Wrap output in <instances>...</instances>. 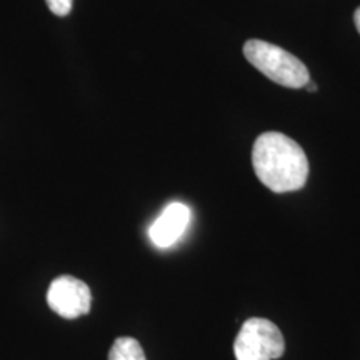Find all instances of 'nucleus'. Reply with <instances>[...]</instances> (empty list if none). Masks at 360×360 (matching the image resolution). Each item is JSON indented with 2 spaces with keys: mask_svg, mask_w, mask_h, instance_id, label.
<instances>
[{
  "mask_svg": "<svg viewBox=\"0 0 360 360\" xmlns=\"http://www.w3.org/2000/svg\"><path fill=\"white\" fill-rule=\"evenodd\" d=\"M45 2H47L52 13H56L58 17H65L70 13L74 0H45Z\"/></svg>",
  "mask_w": 360,
  "mask_h": 360,
  "instance_id": "0eeeda50",
  "label": "nucleus"
},
{
  "mask_svg": "<svg viewBox=\"0 0 360 360\" xmlns=\"http://www.w3.org/2000/svg\"><path fill=\"white\" fill-rule=\"evenodd\" d=\"M244 56L265 77L282 87L302 89L310 82L304 62L277 45L250 39L244 45Z\"/></svg>",
  "mask_w": 360,
  "mask_h": 360,
  "instance_id": "f03ea898",
  "label": "nucleus"
},
{
  "mask_svg": "<svg viewBox=\"0 0 360 360\" xmlns=\"http://www.w3.org/2000/svg\"><path fill=\"white\" fill-rule=\"evenodd\" d=\"M354 24H355V27H357V30H359V34H360V7L354 13Z\"/></svg>",
  "mask_w": 360,
  "mask_h": 360,
  "instance_id": "6e6552de",
  "label": "nucleus"
},
{
  "mask_svg": "<svg viewBox=\"0 0 360 360\" xmlns=\"http://www.w3.org/2000/svg\"><path fill=\"white\" fill-rule=\"evenodd\" d=\"M191 217V209L186 204H180V202L169 204L148 229L152 244L159 249L172 247L187 231Z\"/></svg>",
  "mask_w": 360,
  "mask_h": 360,
  "instance_id": "39448f33",
  "label": "nucleus"
},
{
  "mask_svg": "<svg viewBox=\"0 0 360 360\" xmlns=\"http://www.w3.org/2000/svg\"><path fill=\"white\" fill-rule=\"evenodd\" d=\"M109 360H147L142 345L134 337H119L112 344Z\"/></svg>",
  "mask_w": 360,
  "mask_h": 360,
  "instance_id": "423d86ee",
  "label": "nucleus"
},
{
  "mask_svg": "<svg viewBox=\"0 0 360 360\" xmlns=\"http://www.w3.org/2000/svg\"><path fill=\"white\" fill-rule=\"evenodd\" d=\"M285 352V340L276 323L262 317L247 319L233 342L237 360H276Z\"/></svg>",
  "mask_w": 360,
  "mask_h": 360,
  "instance_id": "7ed1b4c3",
  "label": "nucleus"
},
{
  "mask_svg": "<svg viewBox=\"0 0 360 360\" xmlns=\"http://www.w3.org/2000/svg\"><path fill=\"white\" fill-rule=\"evenodd\" d=\"M305 87H307V90H312V92H315V90H317V85H315L314 82H309L307 85H305Z\"/></svg>",
  "mask_w": 360,
  "mask_h": 360,
  "instance_id": "1a4fd4ad",
  "label": "nucleus"
},
{
  "mask_svg": "<svg viewBox=\"0 0 360 360\" xmlns=\"http://www.w3.org/2000/svg\"><path fill=\"white\" fill-rule=\"evenodd\" d=\"M255 175L269 191L295 192L305 186L309 160L304 148L281 132H264L252 148Z\"/></svg>",
  "mask_w": 360,
  "mask_h": 360,
  "instance_id": "f257e3e1",
  "label": "nucleus"
},
{
  "mask_svg": "<svg viewBox=\"0 0 360 360\" xmlns=\"http://www.w3.org/2000/svg\"><path fill=\"white\" fill-rule=\"evenodd\" d=\"M47 304L57 315L72 321L89 314L92 294L85 282L72 276H60L53 278L49 287Z\"/></svg>",
  "mask_w": 360,
  "mask_h": 360,
  "instance_id": "20e7f679",
  "label": "nucleus"
}]
</instances>
